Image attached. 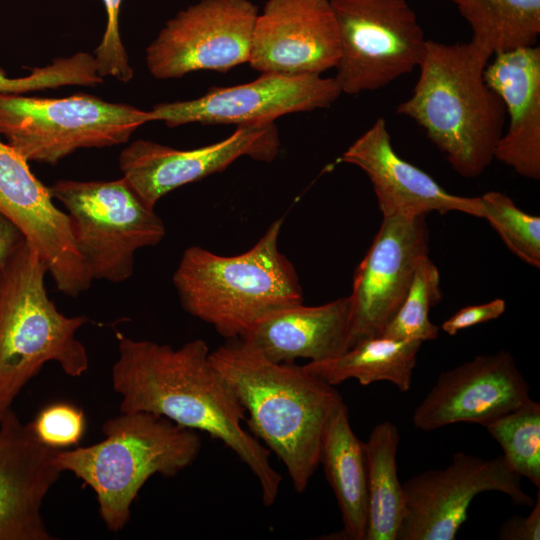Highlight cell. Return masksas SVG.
<instances>
[{
    "mask_svg": "<svg viewBox=\"0 0 540 540\" xmlns=\"http://www.w3.org/2000/svg\"><path fill=\"white\" fill-rule=\"evenodd\" d=\"M320 464L341 512L340 539L365 540L368 515L365 442L352 430L345 402L335 409L327 422Z\"/></svg>",
    "mask_w": 540,
    "mask_h": 540,
    "instance_id": "7402d4cb",
    "label": "cell"
},
{
    "mask_svg": "<svg viewBox=\"0 0 540 540\" xmlns=\"http://www.w3.org/2000/svg\"><path fill=\"white\" fill-rule=\"evenodd\" d=\"M339 32L334 79L355 95L383 88L412 72L427 39L406 0H330Z\"/></svg>",
    "mask_w": 540,
    "mask_h": 540,
    "instance_id": "9c48e42d",
    "label": "cell"
},
{
    "mask_svg": "<svg viewBox=\"0 0 540 540\" xmlns=\"http://www.w3.org/2000/svg\"><path fill=\"white\" fill-rule=\"evenodd\" d=\"M210 358L248 414L251 433L304 492L320 464L327 422L344 402L340 393L303 365L273 362L242 338L227 339Z\"/></svg>",
    "mask_w": 540,
    "mask_h": 540,
    "instance_id": "7a4b0ae2",
    "label": "cell"
},
{
    "mask_svg": "<svg viewBox=\"0 0 540 540\" xmlns=\"http://www.w3.org/2000/svg\"><path fill=\"white\" fill-rule=\"evenodd\" d=\"M94 55L78 52L70 57L55 59L44 67H34L31 73L10 78L0 68V93L23 94L62 86H97L102 84Z\"/></svg>",
    "mask_w": 540,
    "mask_h": 540,
    "instance_id": "f1b7e54d",
    "label": "cell"
},
{
    "mask_svg": "<svg viewBox=\"0 0 540 540\" xmlns=\"http://www.w3.org/2000/svg\"><path fill=\"white\" fill-rule=\"evenodd\" d=\"M208 344L194 339L179 348L121 337L112 366L120 411H143L205 432L219 440L256 477L265 506L275 503L282 481L270 451L242 426L246 412L213 365Z\"/></svg>",
    "mask_w": 540,
    "mask_h": 540,
    "instance_id": "6da1fadb",
    "label": "cell"
},
{
    "mask_svg": "<svg viewBox=\"0 0 540 540\" xmlns=\"http://www.w3.org/2000/svg\"><path fill=\"white\" fill-rule=\"evenodd\" d=\"M364 171L383 217L445 214L458 211L484 218L480 197L449 193L429 174L401 158L394 150L386 120L378 118L337 159Z\"/></svg>",
    "mask_w": 540,
    "mask_h": 540,
    "instance_id": "d6986e66",
    "label": "cell"
},
{
    "mask_svg": "<svg viewBox=\"0 0 540 540\" xmlns=\"http://www.w3.org/2000/svg\"><path fill=\"white\" fill-rule=\"evenodd\" d=\"M505 309L506 302L500 298L479 305L467 306L445 320L441 329L448 335L454 336L461 330L497 319L505 312Z\"/></svg>",
    "mask_w": 540,
    "mask_h": 540,
    "instance_id": "1f68e13d",
    "label": "cell"
},
{
    "mask_svg": "<svg viewBox=\"0 0 540 540\" xmlns=\"http://www.w3.org/2000/svg\"><path fill=\"white\" fill-rule=\"evenodd\" d=\"M150 121V111L89 94L0 93V135L28 161L55 165L78 149L123 144Z\"/></svg>",
    "mask_w": 540,
    "mask_h": 540,
    "instance_id": "ba28073f",
    "label": "cell"
},
{
    "mask_svg": "<svg viewBox=\"0 0 540 540\" xmlns=\"http://www.w3.org/2000/svg\"><path fill=\"white\" fill-rule=\"evenodd\" d=\"M402 487L405 515L397 540H454L472 500L482 492L503 493L519 506L535 501L502 455L483 459L457 452L447 467L420 472Z\"/></svg>",
    "mask_w": 540,
    "mask_h": 540,
    "instance_id": "30bf717a",
    "label": "cell"
},
{
    "mask_svg": "<svg viewBox=\"0 0 540 540\" xmlns=\"http://www.w3.org/2000/svg\"><path fill=\"white\" fill-rule=\"evenodd\" d=\"M107 22L103 37L94 51L98 74L104 78L111 76L120 82H129L134 71L120 37L119 13L123 0H102Z\"/></svg>",
    "mask_w": 540,
    "mask_h": 540,
    "instance_id": "4dcf8cb0",
    "label": "cell"
},
{
    "mask_svg": "<svg viewBox=\"0 0 540 540\" xmlns=\"http://www.w3.org/2000/svg\"><path fill=\"white\" fill-rule=\"evenodd\" d=\"M28 162L0 135V214L41 257L57 290L76 298L93 279L77 250L68 215L56 206L49 187Z\"/></svg>",
    "mask_w": 540,
    "mask_h": 540,
    "instance_id": "4fadbf2b",
    "label": "cell"
},
{
    "mask_svg": "<svg viewBox=\"0 0 540 540\" xmlns=\"http://www.w3.org/2000/svg\"><path fill=\"white\" fill-rule=\"evenodd\" d=\"M282 224L283 218L275 220L249 250L235 256L186 248L172 278L182 308L233 339L303 303L297 272L278 247Z\"/></svg>",
    "mask_w": 540,
    "mask_h": 540,
    "instance_id": "277c9868",
    "label": "cell"
},
{
    "mask_svg": "<svg viewBox=\"0 0 540 540\" xmlns=\"http://www.w3.org/2000/svg\"><path fill=\"white\" fill-rule=\"evenodd\" d=\"M59 449L41 443L11 408L0 417V540H52L44 499L58 481Z\"/></svg>",
    "mask_w": 540,
    "mask_h": 540,
    "instance_id": "ac0fdd59",
    "label": "cell"
},
{
    "mask_svg": "<svg viewBox=\"0 0 540 540\" xmlns=\"http://www.w3.org/2000/svg\"><path fill=\"white\" fill-rule=\"evenodd\" d=\"M258 13L250 0H200L188 6L147 47L149 72L157 79H173L248 63Z\"/></svg>",
    "mask_w": 540,
    "mask_h": 540,
    "instance_id": "8fae6325",
    "label": "cell"
},
{
    "mask_svg": "<svg viewBox=\"0 0 540 540\" xmlns=\"http://www.w3.org/2000/svg\"><path fill=\"white\" fill-rule=\"evenodd\" d=\"M341 94L334 77L267 73L252 82L212 88L196 99L157 104L150 117L169 127L191 123L263 126L286 114L328 108Z\"/></svg>",
    "mask_w": 540,
    "mask_h": 540,
    "instance_id": "7c38bea8",
    "label": "cell"
},
{
    "mask_svg": "<svg viewBox=\"0 0 540 540\" xmlns=\"http://www.w3.org/2000/svg\"><path fill=\"white\" fill-rule=\"evenodd\" d=\"M440 273L428 255L423 256L414 271L409 290L381 336L395 340L420 342L438 337L439 327L429 320V310L440 302Z\"/></svg>",
    "mask_w": 540,
    "mask_h": 540,
    "instance_id": "4316f807",
    "label": "cell"
},
{
    "mask_svg": "<svg viewBox=\"0 0 540 540\" xmlns=\"http://www.w3.org/2000/svg\"><path fill=\"white\" fill-rule=\"evenodd\" d=\"M66 209L77 250L93 280L122 283L134 273L139 249L158 245L166 227L122 177L58 180L49 187Z\"/></svg>",
    "mask_w": 540,
    "mask_h": 540,
    "instance_id": "52a82bcc",
    "label": "cell"
},
{
    "mask_svg": "<svg viewBox=\"0 0 540 540\" xmlns=\"http://www.w3.org/2000/svg\"><path fill=\"white\" fill-rule=\"evenodd\" d=\"M400 437L389 421L374 426L365 442L367 460V531L365 540H397L405 515L396 455Z\"/></svg>",
    "mask_w": 540,
    "mask_h": 540,
    "instance_id": "cb8c5ba5",
    "label": "cell"
},
{
    "mask_svg": "<svg viewBox=\"0 0 540 540\" xmlns=\"http://www.w3.org/2000/svg\"><path fill=\"white\" fill-rule=\"evenodd\" d=\"M426 215L383 217L357 266L350 299V347L381 336L401 306L419 260L428 255Z\"/></svg>",
    "mask_w": 540,
    "mask_h": 540,
    "instance_id": "5bb4252c",
    "label": "cell"
},
{
    "mask_svg": "<svg viewBox=\"0 0 540 540\" xmlns=\"http://www.w3.org/2000/svg\"><path fill=\"white\" fill-rule=\"evenodd\" d=\"M340 54L330 0H267L258 13L248 63L261 74L321 75Z\"/></svg>",
    "mask_w": 540,
    "mask_h": 540,
    "instance_id": "e0dca14e",
    "label": "cell"
},
{
    "mask_svg": "<svg viewBox=\"0 0 540 540\" xmlns=\"http://www.w3.org/2000/svg\"><path fill=\"white\" fill-rule=\"evenodd\" d=\"M498 538L501 540H539L540 539V491L538 488L536 501L530 514L526 517L512 516L506 519L499 528Z\"/></svg>",
    "mask_w": 540,
    "mask_h": 540,
    "instance_id": "d6a6232c",
    "label": "cell"
},
{
    "mask_svg": "<svg viewBox=\"0 0 540 540\" xmlns=\"http://www.w3.org/2000/svg\"><path fill=\"white\" fill-rule=\"evenodd\" d=\"M528 399L530 387L514 357L501 350L441 372L412 421L426 432L461 422L485 427Z\"/></svg>",
    "mask_w": 540,
    "mask_h": 540,
    "instance_id": "2e32d148",
    "label": "cell"
},
{
    "mask_svg": "<svg viewBox=\"0 0 540 540\" xmlns=\"http://www.w3.org/2000/svg\"><path fill=\"white\" fill-rule=\"evenodd\" d=\"M242 339L276 363L336 358L350 348L349 296L319 306L300 303L285 308L261 321Z\"/></svg>",
    "mask_w": 540,
    "mask_h": 540,
    "instance_id": "44dd1931",
    "label": "cell"
},
{
    "mask_svg": "<svg viewBox=\"0 0 540 540\" xmlns=\"http://www.w3.org/2000/svg\"><path fill=\"white\" fill-rule=\"evenodd\" d=\"M421 345L416 340L371 337L357 342L336 358L308 362L303 367L332 386L349 379L357 380L362 386L388 381L406 393L411 388Z\"/></svg>",
    "mask_w": 540,
    "mask_h": 540,
    "instance_id": "603a6c76",
    "label": "cell"
},
{
    "mask_svg": "<svg viewBox=\"0 0 540 540\" xmlns=\"http://www.w3.org/2000/svg\"><path fill=\"white\" fill-rule=\"evenodd\" d=\"M274 123L237 126L227 138L203 147L180 150L139 139L124 148L119 167L136 193L151 207L171 191L229 167L241 157L271 162L279 153Z\"/></svg>",
    "mask_w": 540,
    "mask_h": 540,
    "instance_id": "9a60e30c",
    "label": "cell"
},
{
    "mask_svg": "<svg viewBox=\"0 0 540 540\" xmlns=\"http://www.w3.org/2000/svg\"><path fill=\"white\" fill-rule=\"evenodd\" d=\"M24 240L19 229L0 214V271L10 255Z\"/></svg>",
    "mask_w": 540,
    "mask_h": 540,
    "instance_id": "836d02e7",
    "label": "cell"
},
{
    "mask_svg": "<svg viewBox=\"0 0 540 540\" xmlns=\"http://www.w3.org/2000/svg\"><path fill=\"white\" fill-rule=\"evenodd\" d=\"M30 424L37 439L54 449L76 446L86 428L84 412L65 402L44 407Z\"/></svg>",
    "mask_w": 540,
    "mask_h": 540,
    "instance_id": "f546056e",
    "label": "cell"
},
{
    "mask_svg": "<svg viewBox=\"0 0 540 540\" xmlns=\"http://www.w3.org/2000/svg\"><path fill=\"white\" fill-rule=\"evenodd\" d=\"M468 23L471 40L492 53L536 45L540 0H449Z\"/></svg>",
    "mask_w": 540,
    "mask_h": 540,
    "instance_id": "d4e9b609",
    "label": "cell"
},
{
    "mask_svg": "<svg viewBox=\"0 0 540 540\" xmlns=\"http://www.w3.org/2000/svg\"><path fill=\"white\" fill-rule=\"evenodd\" d=\"M484 70L487 85L501 98L509 122L494 159L529 179H540V47L494 55Z\"/></svg>",
    "mask_w": 540,
    "mask_h": 540,
    "instance_id": "ffe728a7",
    "label": "cell"
},
{
    "mask_svg": "<svg viewBox=\"0 0 540 540\" xmlns=\"http://www.w3.org/2000/svg\"><path fill=\"white\" fill-rule=\"evenodd\" d=\"M492 56L472 40H427L412 94L397 106L465 178L481 175L491 164L504 132L505 106L484 79Z\"/></svg>",
    "mask_w": 540,
    "mask_h": 540,
    "instance_id": "3957f363",
    "label": "cell"
},
{
    "mask_svg": "<svg viewBox=\"0 0 540 540\" xmlns=\"http://www.w3.org/2000/svg\"><path fill=\"white\" fill-rule=\"evenodd\" d=\"M105 438L93 445L59 449L57 468L90 487L99 515L111 532L125 528L131 506L153 475L173 477L197 459L201 437L197 431L149 412H121L102 425Z\"/></svg>",
    "mask_w": 540,
    "mask_h": 540,
    "instance_id": "5b68a950",
    "label": "cell"
},
{
    "mask_svg": "<svg viewBox=\"0 0 540 540\" xmlns=\"http://www.w3.org/2000/svg\"><path fill=\"white\" fill-rule=\"evenodd\" d=\"M485 428L511 470L540 488V404L530 398Z\"/></svg>",
    "mask_w": 540,
    "mask_h": 540,
    "instance_id": "484cf974",
    "label": "cell"
},
{
    "mask_svg": "<svg viewBox=\"0 0 540 540\" xmlns=\"http://www.w3.org/2000/svg\"><path fill=\"white\" fill-rule=\"evenodd\" d=\"M46 264L24 240L0 271V417L48 362L70 377L89 368L78 330L86 316H67L49 298Z\"/></svg>",
    "mask_w": 540,
    "mask_h": 540,
    "instance_id": "8992f818",
    "label": "cell"
},
{
    "mask_svg": "<svg viewBox=\"0 0 540 540\" xmlns=\"http://www.w3.org/2000/svg\"><path fill=\"white\" fill-rule=\"evenodd\" d=\"M484 219L506 247L526 264L540 268V218L519 209L505 193L489 191L481 196Z\"/></svg>",
    "mask_w": 540,
    "mask_h": 540,
    "instance_id": "83f0119b",
    "label": "cell"
}]
</instances>
